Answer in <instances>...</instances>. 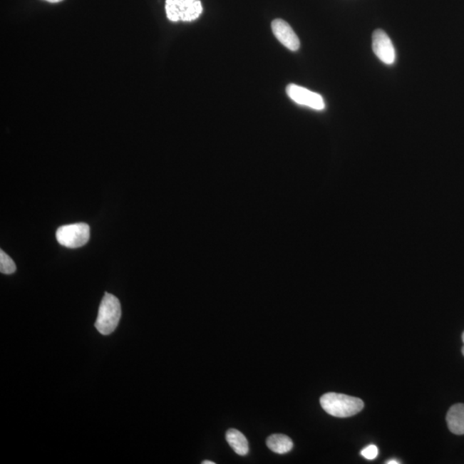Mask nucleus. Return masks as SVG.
I'll return each instance as SVG.
<instances>
[{
  "instance_id": "obj_2",
  "label": "nucleus",
  "mask_w": 464,
  "mask_h": 464,
  "mask_svg": "<svg viewBox=\"0 0 464 464\" xmlns=\"http://www.w3.org/2000/svg\"><path fill=\"white\" fill-rule=\"evenodd\" d=\"M121 317V307L118 299L110 294L104 295L100 304L95 327L100 334L108 336L115 331Z\"/></svg>"
},
{
  "instance_id": "obj_9",
  "label": "nucleus",
  "mask_w": 464,
  "mask_h": 464,
  "mask_svg": "<svg viewBox=\"0 0 464 464\" xmlns=\"http://www.w3.org/2000/svg\"><path fill=\"white\" fill-rule=\"evenodd\" d=\"M227 440L232 450L239 455H245L249 453V443L246 437L239 431L230 429L227 431Z\"/></svg>"
},
{
  "instance_id": "obj_5",
  "label": "nucleus",
  "mask_w": 464,
  "mask_h": 464,
  "mask_svg": "<svg viewBox=\"0 0 464 464\" xmlns=\"http://www.w3.org/2000/svg\"><path fill=\"white\" fill-rule=\"evenodd\" d=\"M287 93L292 101L299 104V105L306 106L316 110H323L325 108L323 97L316 93V92L305 89L304 87L291 83L287 87Z\"/></svg>"
},
{
  "instance_id": "obj_3",
  "label": "nucleus",
  "mask_w": 464,
  "mask_h": 464,
  "mask_svg": "<svg viewBox=\"0 0 464 464\" xmlns=\"http://www.w3.org/2000/svg\"><path fill=\"white\" fill-rule=\"evenodd\" d=\"M165 11L172 22H192L202 15L203 7L200 0H166Z\"/></svg>"
},
{
  "instance_id": "obj_13",
  "label": "nucleus",
  "mask_w": 464,
  "mask_h": 464,
  "mask_svg": "<svg viewBox=\"0 0 464 464\" xmlns=\"http://www.w3.org/2000/svg\"><path fill=\"white\" fill-rule=\"evenodd\" d=\"M387 464H399V461H396V460H390V461L386 462Z\"/></svg>"
},
{
  "instance_id": "obj_14",
  "label": "nucleus",
  "mask_w": 464,
  "mask_h": 464,
  "mask_svg": "<svg viewBox=\"0 0 464 464\" xmlns=\"http://www.w3.org/2000/svg\"><path fill=\"white\" fill-rule=\"evenodd\" d=\"M45 1H48L49 3H60L61 1H63V0H45Z\"/></svg>"
},
{
  "instance_id": "obj_1",
  "label": "nucleus",
  "mask_w": 464,
  "mask_h": 464,
  "mask_svg": "<svg viewBox=\"0 0 464 464\" xmlns=\"http://www.w3.org/2000/svg\"><path fill=\"white\" fill-rule=\"evenodd\" d=\"M321 408L329 415L348 418L357 415L364 408V401L358 397L329 392L320 398Z\"/></svg>"
},
{
  "instance_id": "obj_16",
  "label": "nucleus",
  "mask_w": 464,
  "mask_h": 464,
  "mask_svg": "<svg viewBox=\"0 0 464 464\" xmlns=\"http://www.w3.org/2000/svg\"><path fill=\"white\" fill-rule=\"evenodd\" d=\"M462 353H463V355L464 356V345H463V349H462Z\"/></svg>"
},
{
  "instance_id": "obj_17",
  "label": "nucleus",
  "mask_w": 464,
  "mask_h": 464,
  "mask_svg": "<svg viewBox=\"0 0 464 464\" xmlns=\"http://www.w3.org/2000/svg\"><path fill=\"white\" fill-rule=\"evenodd\" d=\"M462 339H463V344H464V332H463V334Z\"/></svg>"
},
{
  "instance_id": "obj_11",
  "label": "nucleus",
  "mask_w": 464,
  "mask_h": 464,
  "mask_svg": "<svg viewBox=\"0 0 464 464\" xmlns=\"http://www.w3.org/2000/svg\"><path fill=\"white\" fill-rule=\"evenodd\" d=\"M16 269L15 262L8 254L0 250V272L5 274H14Z\"/></svg>"
},
{
  "instance_id": "obj_15",
  "label": "nucleus",
  "mask_w": 464,
  "mask_h": 464,
  "mask_svg": "<svg viewBox=\"0 0 464 464\" xmlns=\"http://www.w3.org/2000/svg\"><path fill=\"white\" fill-rule=\"evenodd\" d=\"M202 464H215V463L209 461V460H205V461L202 462Z\"/></svg>"
},
{
  "instance_id": "obj_8",
  "label": "nucleus",
  "mask_w": 464,
  "mask_h": 464,
  "mask_svg": "<svg viewBox=\"0 0 464 464\" xmlns=\"http://www.w3.org/2000/svg\"><path fill=\"white\" fill-rule=\"evenodd\" d=\"M447 425L451 433L457 435L464 434V404L453 405L446 416Z\"/></svg>"
},
{
  "instance_id": "obj_7",
  "label": "nucleus",
  "mask_w": 464,
  "mask_h": 464,
  "mask_svg": "<svg viewBox=\"0 0 464 464\" xmlns=\"http://www.w3.org/2000/svg\"><path fill=\"white\" fill-rule=\"evenodd\" d=\"M272 31L279 43L285 46L291 51H297L299 49L300 41L298 36L296 35L294 29L289 24L282 19H275L272 23Z\"/></svg>"
},
{
  "instance_id": "obj_12",
  "label": "nucleus",
  "mask_w": 464,
  "mask_h": 464,
  "mask_svg": "<svg viewBox=\"0 0 464 464\" xmlns=\"http://www.w3.org/2000/svg\"><path fill=\"white\" fill-rule=\"evenodd\" d=\"M361 455L367 460H374L378 455V447L374 445L367 446L366 448L362 450Z\"/></svg>"
},
{
  "instance_id": "obj_4",
  "label": "nucleus",
  "mask_w": 464,
  "mask_h": 464,
  "mask_svg": "<svg viewBox=\"0 0 464 464\" xmlns=\"http://www.w3.org/2000/svg\"><path fill=\"white\" fill-rule=\"evenodd\" d=\"M56 238L58 244L66 248H79L89 241L90 227L86 223L63 225L57 230Z\"/></svg>"
},
{
  "instance_id": "obj_6",
  "label": "nucleus",
  "mask_w": 464,
  "mask_h": 464,
  "mask_svg": "<svg viewBox=\"0 0 464 464\" xmlns=\"http://www.w3.org/2000/svg\"><path fill=\"white\" fill-rule=\"evenodd\" d=\"M373 48L376 56L386 65L394 64L396 50L392 41L382 29H377L373 35Z\"/></svg>"
},
{
  "instance_id": "obj_10",
  "label": "nucleus",
  "mask_w": 464,
  "mask_h": 464,
  "mask_svg": "<svg viewBox=\"0 0 464 464\" xmlns=\"http://www.w3.org/2000/svg\"><path fill=\"white\" fill-rule=\"evenodd\" d=\"M267 445L274 453L282 455L292 450L294 442L284 434H273L267 438Z\"/></svg>"
}]
</instances>
